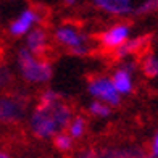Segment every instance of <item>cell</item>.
I'll return each mask as SVG.
<instances>
[{"mask_svg": "<svg viewBox=\"0 0 158 158\" xmlns=\"http://www.w3.org/2000/svg\"><path fill=\"white\" fill-rule=\"evenodd\" d=\"M158 11V0H142V2L135 6L134 15L135 16H145L152 15V13Z\"/></svg>", "mask_w": 158, "mask_h": 158, "instance_id": "cell-18", "label": "cell"}, {"mask_svg": "<svg viewBox=\"0 0 158 158\" xmlns=\"http://www.w3.org/2000/svg\"><path fill=\"white\" fill-rule=\"evenodd\" d=\"M143 158H158V153H150V152H147Z\"/></svg>", "mask_w": 158, "mask_h": 158, "instance_id": "cell-23", "label": "cell"}, {"mask_svg": "<svg viewBox=\"0 0 158 158\" xmlns=\"http://www.w3.org/2000/svg\"><path fill=\"white\" fill-rule=\"evenodd\" d=\"M44 18H45V15L42 13L40 8H35V6H24V8L8 23V26H6V34L13 39L26 37V34L31 32L34 27L42 26Z\"/></svg>", "mask_w": 158, "mask_h": 158, "instance_id": "cell-7", "label": "cell"}, {"mask_svg": "<svg viewBox=\"0 0 158 158\" xmlns=\"http://www.w3.org/2000/svg\"><path fill=\"white\" fill-rule=\"evenodd\" d=\"M90 2L97 11L114 18H124L134 15L135 10V0H90Z\"/></svg>", "mask_w": 158, "mask_h": 158, "instance_id": "cell-11", "label": "cell"}, {"mask_svg": "<svg viewBox=\"0 0 158 158\" xmlns=\"http://www.w3.org/2000/svg\"><path fill=\"white\" fill-rule=\"evenodd\" d=\"M61 98H63V95L58 90H55L52 87H45V89H42L40 94L37 95V102L39 103H53V102H58Z\"/></svg>", "mask_w": 158, "mask_h": 158, "instance_id": "cell-19", "label": "cell"}, {"mask_svg": "<svg viewBox=\"0 0 158 158\" xmlns=\"http://www.w3.org/2000/svg\"><path fill=\"white\" fill-rule=\"evenodd\" d=\"M50 45H52V37H50V32L47 31V27L44 26H37L31 32H27L23 44V47L27 52H31L39 58H45L47 52L50 50Z\"/></svg>", "mask_w": 158, "mask_h": 158, "instance_id": "cell-10", "label": "cell"}, {"mask_svg": "<svg viewBox=\"0 0 158 158\" xmlns=\"http://www.w3.org/2000/svg\"><path fill=\"white\" fill-rule=\"evenodd\" d=\"M16 73L21 81L29 85H45L53 77V64L47 58H39L27 52L24 47H19L15 55Z\"/></svg>", "mask_w": 158, "mask_h": 158, "instance_id": "cell-2", "label": "cell"}, {"mask_svg": "<svg viewBox=\"0 0 158 158\" xmlns=\"http://www.w3.org/2000/svg\"><path fill=\"white\" fill-rule=\"evenodd\" d=\"M85 90L92 100H97V102H102L108 106H118L121 103V97L114 85L111 82V77L106 74H94L87 79V84H85Z\"/></svg>", "mask_w": 158, "mask_h": 158, "instance_id": "cell-6", "label": "cell"}, {"mask_svg": "<svg viewBox=\"0 0 158 158\" xmlns=\"http://www.w3.org/2000/svg\"><path fill=\"white\" fill-rule=\"evenodd\" d=\"M52 39L58 47L64 48L73 56H87L94 50L92 37L76 23H60L55 26L52 32Z\"/></svg>", "mask_w": 158, "mask_h": 158, "instance_id": "cell-3", "label": "cell"}, {"mask_svg": "<svg viewBox=\"0 0 158 158\" xmlns=\"http://www.w3.org/2000/svg\"><path fill=\"white\" fill-rule=\"evenodd\" d=\"M150 44V35H135V37H131L124 45H121L116 52L113 53V56L119 61L132 58L137 53H142L145 47Z\"/></svg>", "mask_w": 158, "mask_h": 158, "instance_id": "cell-12", "label": "cell"}, {"mask_svg": "<svg viewBox=\"0 0 158 158\" xmlns=\"http://www.w3.org/2000/svg\"><path fill=\"white\" fill-rule=\"evenodd\" d=\"M147 152L150 153H158V131L153 134V137L150 139V143H148V150Z\"/></svg>", "mask_w": 158, "mask_h": 158, "instance_id": "cell-20", "label": "cell"}, {"mask_svg": "<svg viewBox=\"0 0 158 158\" xmlns=\"http://www.w3.org/2000/svg\"><path fill=\"white\" fill-rule=\"evenodd\" d=\"M142 73L150 79L158 77V55L156 53H145L139 63Z\"/></svg>", "mask_w": 158, "mask_h": 158, "instance_id": "cell-14", "label": "cell"}, {"mask_svg": "<svg viewBox=\"0 0 158 158\" xmlns=\"http://www.w3.org/2000/svg\"><path fill=\"white\" fill-rule=\"evenodd\" d=\"M10 2H16V0H10Z\"/></svg>", "mask_w": 158, "mask_h": 158, "instance_id": "cell-24", "label": "cell"}, {"mask_svg": "<svg viewBox=\"0 0 158 158\" xmlns=\"http://www.w3.org/2000/svg\"><path fill=\"white\" fill-rule=\"evenodd\" d=\"M137 66L139 63L134 58H127V60L119 61V64L110 74L114 89H116V92L121 97L131 95L134 92V73L137 69Z\"/></svg>", "mask_w": 158, "mask_h": 158, "instance_id": "cell-9", "label": "cell"}, {"mask_svg": "<svg viewBox=\"0 0 158 158\" xmlns=\"http://www.w3.org/2000/svg\"><path fill=\"white\" fill-rule=\"evenodd\" d=\"M87 131H89V121H87V118H85L84 114H81V113H74L73 119L69 121V124L66 127L68 135L74 142H77V140H82L85 137Z\"/></svg>", "mask_w": 158, "mask_h": 158, "instance_id": "cell-13", "label": "cell"}, {"mask_svg": "<svg viewBox=\"0 0 158 158\" xmlns=\"http://www.w3.org/2000/svg\"><path fill=\"white\" fill-rule=\"evenodd\" d=\"M147 150L139 143H105L82 147L73 158H143Z\"/></svg>", "mask_w": 158, "mask_h": 158, "instance_id": "cell-5", "label": "cell"}, {"mask_svg": "<svg viewBox=\"0 0 158 158\" xmlns=\"http://www.w3.org/2000/svg\"><path fill=\"white\" fill-rule=\"evenodd\" d=\"M0 158H11V155H10L8 152H6L5 148H2V147H0Z\"/></svg>", "mask_w": 158, "mask_h": 158, "instance_id": "cell-22", "label": "cell"}, {"mask_svg": "<svg viewBox=\"0 0 158 158\" xmlns=\"http://www.w3.org/2000/svg\"><path fill=\"white\" fill-rule=\"evenodd\" d=\"M87 113L90 116L97 118V119H106V118L111 116L113 108L102 103V102H97V100H90L89 105H87Z\"/></svg>", "mask_w": 158, "mask_h": 158, "instance_id": "cell-15", "label": "cell"}, {"mask_svg": "<svg viewBox=\"0 0 158 158\" xmlns=\"http://www.w3.org/2000/svg\"><path fill=\"white\" fill-rule=\"evenodd\" d=\"M31 111V97L23 90L0 92V124L16 126L27 119Z\"/></svg>", "mask_w": 158, "mask_h": 158, "instance_id": "cell-4", "label": "cell"}, {"mask_svg": "<svg viewBox=\"0 0 158 158\" xmlns=\"http://www.w3.org/2000/svg\"><path fill=\"white\" fill-rule=\"evenodd\" d=\"M79 0H61V5L64 6V8H74V6H77Z\"/></svg>", "mask_w": 158, "mask_h": 158, "instance_id": "cell-21", "label": "cell"}, {"mask_svg": "<svg viewBox=\"0 0 158 158\" xmlns=\"http://www.w3.org/2000/svg\"><path fill=\"white\" fill-rule=\"evenodd\" d=\"M13 82H15V69L6 63H0V92L10 90Z\"/></svg>", "mask_w": 158, "mask_h": 158, "instance_id": "cell-17", "label": "cell"}, {"mask_svg": "<svg viewBox=\"0 0 158 158\" xmlns=\"http://www.w3.org/2000/svg\"><path fill=\"white\" fill-rule=\"evenodd\" d=\"M132 27L126 21H116V23L110 24L105 27L102 32L97 34V44L98 47L105 50V52H116V50L124 45L126 42L132 37Z\"/></svg>", "mask_w": 158, "mask_h": 158, "instance_id": "cell-8", "label": "cell"}, {"mask_svg": "<svg viewBox=\"0 0 158 158\" xmlns=\"http://www.w3.org/2000/svg\"><path fill=\"white\" fill-rule=\"evenodd\" d=\"M52 143H53V147L58 150L60 153H69V152H73L74 145H76V142L69 137L66 131L56 134L55 137L52 139Z\"/></svg>", "mask_w": 158, "mask_h": 158, "instance_id": "cell-16", "label": "cell"}, {"mask_svg": "<svg viewBox=\"0 0 158 158\" xmlns=\"http://www.w3.org/2000/svg\"><path fill=\"white\" fill-rule=\"evenodd\" d=\"M73 116L74 108L64 97L53 103L37 102L27 114V131L39 140H52L56 134L66 131Z\"/></svg>", "mask_w": 158, "mask_h": 158, "instance_id": "cell-1", "label": "cell"}]
</instances>
